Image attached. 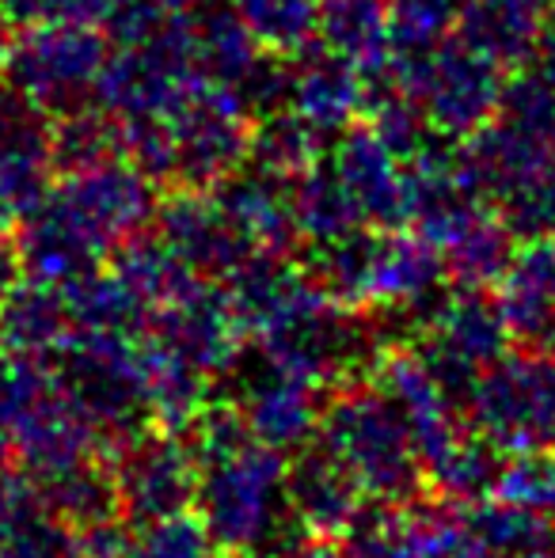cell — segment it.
<instances>
[{
    "label": "cell",
    "mask_w": 555,
    "mask_h": 558,
    "mask_svg": "<svg viewBox=\"0 0 555 558\" xmlns=\"http://www.w3.org/2000/svg\"><path fill=\"white\" fill-rule=\"evenodd\" d=\"M191 441L198 448L194 509L221 551H275L301 539L286 498L289 463L248 429L229 399L206 407Z\"/></svg>",
    "instance_id": "cell-1"
},
{
    "label": "cell",
    "mask_w": 555,
    "mask_h": 558,
    "mask_svg": "<svg viewBox=\"0 0 555 558\" xmlns=\"http://www.w3.org/2000/svg\"><path fill=\"white\" fill-rule=\"evenodd\" d=\"M255 114L221 84L198 81L160 122L122 130L126 153L156 183L217 186L252 156Z\"/></svg>",
    "instance_id": "cell-2"
},
{
    "label": "cell",
    "mask_w": 555,
    "mask_h": 558,
    "mask_svg": "<svg viewBox=\"0 0 555 558\" xmlns=\"http://www.w3.org/2000/svg\"><path fill=\"white\" fill-rule=\"evenodd\" d=\"M316 441L347 463L370 501L408 506L430 494L415 434L393 396L373 376L350 380L327 396Z\"/></svg>",
    "instance_id": "cell-3"
},
{
    "label": "cell",
    "mask_w": 555,
    "mask_h": 558,
    "mask_svg": "<svg viewBox=\"0 0 555 558\" xmlns=\"http://www.w3.org/2000/svg\"><path fill=\"white\" fill-rule=\"evenodd\" d=\"M396 88L422 107L426 122L445 137L468 141L503 107V65L460 35L445 38L434 50H393L385 61Z\"/></svg>",
    "instance_id": "cell-4"
},
{
    "label": "cell",
    "mask_w": 555,
    "mask_h": 558,
    "mask_svg": "<svg viewBox=\"0 0 555 558\" xmlns=\"http://www.w3.org/2000/svg\"><path fill=\"white\" fill-rule=\"evenodd\" d=\"M464 414L503 456L555 452V353L510 345L475 380Z\"/></svg>",
    "instance_id": "cell-5"
},
{
    "label": "cell",
    "mask_w": 555,
    "mask_h": 558,
    "mask_svg": "<svg viewBox=\"0 0 555 558\" xmlns=\"http://www.w3.org/2000/svg\"><path fill=\"white\" fill-rule=\"evenodd\" d=\"M107 35L92 23H43L12 38L4 81L43 114L88 107L107 69Z\"/></svg>",
    "instance_id": "cell-6"
},
{
    "label": "cell",
    "mask_w": 555,
    "mask_h": 558,
    "mask_svg": "<svg viewBox=\"0 0 555 558\" xmlns=\"http://www.w3.org/2000/svg\"><path fill=\"white\" fill-rule=\"evenodd\" d=\"M510 342L514 335L495 289L464 286H453L434 319L411 338L419 357L460 407L468 403L475 380L510 350Z\"/></svg>",
    "instance_id": "cell-7"
},
{
    "label": "cell",
    "mask_w": 555,
    "mask_h": 558,
    "mask_svg": "<svg viewBox=\"0 0 555 558\" xmlns=\"http://www.w3.org/2000/svg\"><path fill=\"white\" fill-rule=\"evenodd\" d=\"M119 506L130 524L191 513L198 501V448L179 429L148 426L111 448Z\"/></svg>",
    "instance_id": "cell-8"
},
{
    "label": "cell",
    "mask_w": 555,
    "mask_h": 558,
    "mask_svg": "<svg viewBox=\"0 0 555 558\" xmlns=\"http://www.w3.org/2000/svg\"><path fill=\"white\" fill-rule=\"evenodd\" d=\"M225 380H229V396L225 399L237 407L240 418L248 422V429L255 437L275 445L278 452L316 441L319 414H324V403L331 391H324L309 376L293 373V368L278 365V361H270L263 350H255L252 357L244 353L225 373Z\"/></svg>",
    "instance_id": "cell-9"
},
{
    "label": "cell",
    "mask_w": 555,
    "mask_h": 558,
    "mask_svg": "<svg viewBox=\"0 0 555 558\" xmlns=\"http://www.w3.org/2000/svg\"><path fill=\"white\" fill-rule=\"evenodd\" d=\"M145 335H153L164 350H171L179 361L206 373L209 380L225 376L244 357L248 338L229 286L221 289V281L209 278H194L183 293L160 304L148 319Z\"/></svg>",
    "instance_id": "cell-10"
},
{
    "label": "cell",
    "mask_w": 555,
    "mask_h": 558,
    "mask_svg": "<svg viewBox=\"0 0 555 558\" xmlns=\"http://www.w3.org/2000/svg\"><path fill=\"white\" fill-rule=\"evenodd\" d=\"M53 191L111 255L114 247L145 232L160 209L156 179L134 156H111V160L92 163V168L69 171Z\"/></svg>",
    "instance_id": "cell-11"
},
{
    "label": "cell",
    "mask_w": 555,
    "mask_h": 558,
    "mask_svg": "<svg viewBox=\"0 0 555 558\" xmlns=\"http://www.w3.org/2000/svg\"><path fill=\"white\" fill-rule=\"evenodd\" d=\"M153 232L183 258L186 270L209 281H229L248 258L260 255V247L225 214L217 194L202 186H179L171 198H164Z\"/></svg>",
    "instance_id": "cell-12"
},
{
    "label": "cell",
    "mask_w": 555,
    "mask_h": 558,
    "mask_svg": "<svg viewBox=\"0 0 555 558\" xmlns=\"http://www.w3.org/2000/svg\"><path fill=\"white\" fill-rule=\"evenodd\" d=\"M286 498L301 536L312 539H347L358 517L370 509V494L362 490V483L319 441L297 448L286 471Z\"/></svg>",
    "instance_id": "cell-13"
},
{
    "label": "cell",
    "mask_w": 555,
    "mask_h": 558,
    "mask_svg": "<svg viewBox=\"0 0 555 558\" xmlns=\"http://www.w3.org/2000/svg\"><path fill=\"white\" fill-rule=\"evenodd\" d=\"M15 247H20L23 270L31 278L50 281V286L61 289H73L84 278L99 274L107 255H111L88 228L76 221L73 209L58 198L53 186L15 228Z\"/></svg>",
    "instance_id": "cell-14"
},
{
    "label": "cell",
    "mask_w": 555,
    "mask_h": 558,
    "mask_svg": "<svg viewBox=\"0 0 555 558\" xmlns=\"http://www.w3.org/2000/svg\"><path fill=\"white\" fill-rule=\"evenodd\" d=\"M327 163L347 183L365 225L408 228V171L373 125L335 133L331 148H327Z\"/></svg>",
    "instance_id": "cell-15"
},
{
    "label": "cell",
    "mask_w": 555,
    "mask_h": 558,
    "mask_svg": "<svg viewBox=\"0 0 555 558\" xmlns=\"http://www.w3.org/2000/svg\"><path fill=\"white\" fill-rule=\"evenodd\" d=\"M286 107L335 137L365 111V73L312 38L286 58Z\"/></svg>",
    "instance_id": "cell-16"
},
{
    "label": "cell",
    "mask_w": 555,
    "mask_h": 558,
    "mask_svg": "<svg viewBox=\"0 0 555 558\" xmlns=\"http://www.w3.org/2000/svg\"><path fill=\"white\" fill-rule=\"evenodd\" d=\"M297 179L267 171L260 163H240L232 175H225L209 191L225 206V214L240 225V232L255 243L260 251H275V255H289L301 240L297 228V198H293Z\"/></svg>",
    "instance_id": "cell-17"
},
{
    "label": "cell",
    "mask_w": 555,
    "mask_h": 558,
    "mask_svg": "<svg viewBox=\"0 0 555 558\" xmlns=\"http://www.w3.org/2000/svg\"><path fill=\"white\" fill-rule=\"evenodd\" d=\"M495 296L514 342L555 353V235H536L514 247Z\"/></svg>",
    "instance_id": "cell-18"
},
{
    "label": "cell",
    "mask_w": 555,
    "mask_h": 558,
    "mask_svg": "<svg viewBox=\"0 0 555 558\" xmlns=\"http://www.w3.org/2000/svg\"><path fill=\"white\" fill-rule=\"evenodd\" d=\"M73 327L76 319L65 289L31 278V274H23L0 301V350L12 357L53 361Z\"/></svg>",
    "instance_id": "cell-19"
},
{
    "label": "cell",
    "mask_w": 555,
    "mask_h": 558,
    "mask_svg": "<svg viewBox=\"0 0 555 558\" xmlns=\"http://www.w3.org/2000/svg\"><path fill=\"white\" fill-rule=\"evenodd\" d=\"M548 0H464L457 35L498 65H526L548 27Z\"/></svg>",
    "instance_id": "cell-20"
},
{
    "label": "cell",
    "mask_w": 555,
    "mask_h": 558,
    "mask_svg": "<svg viewBox=\"0 0 555 558\" xmlns=\"http://www.w3.org/2000/svg\"><path fill=\"white\" fill-rule=\"evenodd\" d=\"M316 38L327 50L354 61L362 73H370L393 53L388 0H319Z\"/></svg>",
    "instance_id": "cell-21"
},
{
    "label": "cell",
    "mask_w": 555,
    "mask_h": 558,
    "mask_svg": "<svg viewBox=\"0 0 555 558\" xmlns=\"http://www.w3.org/2000/svg\"><path fill=\"white\" fill-rule=\"evenodd\" d=\"M38 490H43L46 506L73 529V536L92 524L122 517L111 456H92V460H81L65 471H53V475L38 478Z\"/></svg>",
    "instance_id": "cell-22"
},
{
    "label": "cell",
    "mask_w": 555,
    "mask_h": 558,
    "mask_svg": "<svg viewBox=\"0 0 555 558\" xmlns=\"http://www.w3.org/2000/svg\"><path fill=\"white\" fill-rule=\"evenodd\" d=\"M293 198H297V228H301V240L309 243H327L347 232H358V228H370L362 209H358V202L350 198L347 183L327 163V156L319 163H312L304 175H297Z\"/></svg>",
    "instance_id": "cell-23"
},
{
    "label": "cell",
    "mask_w": 555,
    "mask_h": 558,
    "mask_svg": "<svg viewBox=\"0 0 555 558\" xmlns=\"http://www.w3.org/2000/svg\"><path fill=\"white\" fill-rule=\"evenodd\" d=\"M331 148V133H324L319 125H312L309 118H301L289 107L255 118L252 130V156L248 160L260 163L278 175H304L312 163H319Z\"/></svg>",
    "instance_id": "cell-24"
},
{
    "label": "cell",
    "mask_w": 555,
    "mask_h": 558,
    "mask_svg": "<svg viewBox=\"0 0 555 558\" xmlns=\"http://www.w3.org/2000/svg\"><path fill=\"white\" fill-rule=\"evenodd\" d=\"M50 153L53 171L69 175V171H81L92 168V163L111 160V156H122L126 153V137H122L119 118L104 111L99 104H88L58 118V125L50 130Z\"/></svg>",
    "instance_id": "cell-25"
},
{
    "label": "cell",
    "mask_w": 555,
    "mask_h": 558,
    "mask_svg": "<svg viewBox=\"0 0 555 558\" xmlns=\"http://www.w3.org/2000/svg\"><path fill=\"white\" fill-rule=\"evenodd\" d=\"M263 50L270 53H297L316 38L319 0H232Z\"/></svg>",
    "instance_id": "cell-26"
},
{
    "label": "cell",
    "mask_w": 555,
    "mask_h": 558,
    "mask_svg": "<svg viewBox=\"0 0 555 558\" xmlns=\"http://www.w3.org/2000/svg\"><path fill=\"white\" fill-rule=\"evenodd\" d=\"M221 547L214 544L198 509L164 517V521L134 524L130 558H217Z\"/></svg>",
    "instance_id": "cell-27"
},
{
    "label": "cell",
    "mask_w": 555,
    "mask_h": 558,
    "mask_svg": "<svg viewBox=\"0 0 555 558\" xmlns=\"http://www.w3.org/2000/svg\"><path fill=\"white\" fill-rule=\"evenodd\" d=\"M464 0H388L393 12V50H434L457 35Z\"/></svg>",
    "instance_id": "cell-28"
},
{
    "label": "cell",
    "mask_w": 555,
    "mask_h": 558,
    "mask_svg": "<svg viewBox=\"0 0 555 558\" xmlns=\"http://www.w3.org/2000/svg\"><path fill=\"white\" fill-rule=\"evenodd\" d=\"M491 498H503L555 521V452L506 456V468Z\"/></svg>",
    "instance_id": "cell-29"
},
{
    "label": "cell",
    "mask_w": 555,
    "mask_h": 558,
    "mask_svg": "<svg viewBox=\"0 0 555 558\" xmlns=\"http://www.w3.org/2000/svg\"><path fill=\"white\" fill-rule=\"evenodd\" d=\"M503 221L518 240H536V235H555V160L548 168L533 171L526 183H518L510 194L495 202Z\"/></svg>",
    "instance_id": "cell-30"
},
{
    "label": "cell",
    "mask_w": 555,
    "mask_h": 558,
    "mask_svg": "<svg viewBox=\"0 0 555 558\" xmlns=\"http://www.w3.org/2000/svg\"><path fill=\"white\" fill-rule=\"evenodd\" d=\"M119 0H0V20L12 31L43 27V23H99Z\"/></svg>",
    "instance_id": "cell-31"
},
{
    "label": "cell",
    "mask_w": 555,
    "mask_h": 558,
    "mask_svg": "<svg viewBox=\"0 0 555 558\" xmlns=\"http://www.w3.org/2000/svg\"><path fill=\"white\" fill-rule=\"evenodd\" d=\"M27 214H31V202H27V194H23V186L15 183L12 171L0 168V235L15 232Z\"/></svg>",
    "instance_id": "cell-32"
},
{
    "label": "cell",
    "mask_w": 555,
    "mask_h": 558,
    "mask_svg": "<svg viewBox=\"0 0 555 558\" xmlns=\"http://www.w3.org/2000/svg\"><path fill=\"white\" fill-rule=\"evenodd\" d=\"M23 274H27V270H23L20 247H15V243H8V235H0V301H4L8 289H12Z\"/></svg>",
    "instance_id": "cell-33"
},
{
    "label": "cell",
    "mask_w": 555,
    "mask_h": 558,
    "mask_svg": "<svg viewBox=\"0 0 555 558\" xmlns=\"http://www.w3.org/2000/svg\"><path fill=\"white\" fill-rule=\"evenodd\" d=\"M160 12H168V15H183V12H194V8H202L206 0H153Z\"/></svg>",
    "instance_id": "cell-34"
},
{
    "label": "cell",
    "mask_w": 555,
    "mask_h": 558,
    "mask_svg": "<svg viewBox=\"0 0 555 558\" xmlns=\"http://www.w3.org/2000/svg\"><path fill=\"white\" fill-rule=\"evenodd\" d=\"M8 23L0 20V76H4V65H8V50H12V38H8Z\"/></svg>",
    "instance_id": "cell-35"
},
{
    "label": "cell",
    "mask_w": 555,
    "mask_h": 558,
    "mask_svg": "<svg viewBox=\"0 0 555 558\" xmlns=\"http://www.w3.org/2000/svg\"><path fill=\"white\" fill-rule=\"evenodd\" d=\"M217 558H281V547L275 551H221Z\"/></svg>",
    "instance_id": "cell-36"
},
{
    "label": "cell",
    "mask_w": 555,
    "mask_h": 558,
    "mask_svg": "<svg viewBox=\"0 0 555 558\" xmlns=\"http://www.w3.org/2000/svg\"><path fill=\"white\" fill-rule=\"evenodd\" d=\"M69 558H88V555H84V551H76V544H73V555H69Z\"/></svg>",
    "instance_id": "cell-37"
},
{
    "label": "cell",
    "mask_w": 555,
    "mask_h": 558,
    "mask_svg": "<svg viewBox=\"0 0 555 558\" xmlns=\"http://www.w3.org/2000/svg\"><path fill=\"white\" fill-rule=\"evenodd\" d=\"M0 353H4V350H0Z\"/></svg>",
    "instance_id": "cell-38"
}]
</instances>
